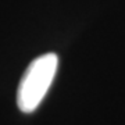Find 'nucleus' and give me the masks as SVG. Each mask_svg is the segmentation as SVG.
<instances>
[{"label":"nucleus","mask_w":125,"mask_h":125,"mask_svg":"<svg viewBox=\"0 0 125 125\" xmlns=\"http://www.w3.org/2000/svg\"><path fill=\"white\" fill-rule=\"evenodd\" d=\"M58 67L56 53H46L29 64L17 89V106L25 114H31L43 102L53 83Z\"/></svg>","instance_id":"nucleus-1"}]
</instances>
